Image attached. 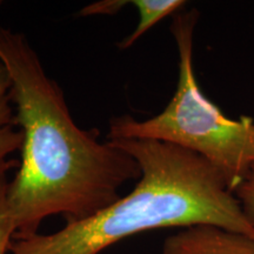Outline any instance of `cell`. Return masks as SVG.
Masks as SVG:
<instances>
[{
	"mask_svg": "<svg viewBox=\"0 0 254 254\" xmlns=\"http://www.w3.org/2000/svg\"><path fill=\"white\" fill-rule=\"evenodd\" d=\"M244 214L254 228V167L233 190Z\"/></svg>",
	"mask_w": 254,
	"mask_h": 254,
	"instance_id": "ba28073f",
	"label": "cell"
},
{
	"mask_svg": "<svg viewBox=\"0 0 254 254\" xmlns=\"http://www.w3.org/2000/svg\"><path fill=\"white\" fill-rule=\"evenodd\" d=\"M196 8L173 15L171 33L179 56L177 88L157 116L136 120L132 116L110 120L109 140H157L200 155L217 168L231 192L254 167V118L232 119L202 93L193 67Z\"/></svg>",
	"mask_w": 254,
	"mask_h": 254,
	"instance_id": "3957f363",
	"label": "cell"
},
{
	"mask_svg": "<svg viewBox=\"0 0 254 254\" xmlns=\"http://www.w3.org/2000/svg\"><path fill=\"white\" fill-rule=\"evenodd\" d=\"M129 1L126 0H104V1L93 2L85 6L80 9L79 15L81 17H90V15H114L122 11L123 7H125Z\"/></svg>",
	"mask_w": 254,
	"mask_h": 254,
	"instance_id": "9c48e42d",
	"label": "cell"
},
{
	"mask_svg": "<svg viewBox=\"0 0 254 254\" xmlns=\"http://www.w3.org/2000/svg\"><path fill=\"white\" fill-rule=\"evenodd\" d=\"M138 11L139 21L134 31L117 44L119 50L132 47L146 32L155 26L168 15H174L185 7L184 0H133L129 1Z\"/></svg>",
	"mask_w": 254,
	"mask_h": 254,
	"instance_id": "8992f818",
	"label": "cell"
},
{
	"mask_svg": "<svg viewBox=\"0 0 254 254\" xmlns=\"http://www.w3.org/2000/svg\"><path fill=\"white\" fill-rule=\"evenodd\" d=\"M9 86L8 74L0 62V178L7 177L9 171L19 166L12 155L23 145V134L15 125Z\"/></svg>",
	"mask_w": 254,
	"mask_h": 254,
	"instance_id": "5b68a950",
	"label": "cell"
},
{
	"mask_svg": "<svg viewBox=\"0 0 254 254\" xmlns=\"http://www.w3.org/2000/svg\"><path fill=\"white\" fill-rule=\"evenodd\" d=\"M140 167L128 194L53 233L13 238L8 254H101L127 238L160 228L212 225L254 238L239 201L200 155L157 140H110Z\"/></svg>",
	"mask_w": 254,
	"mask_h": 254,
	"instance_id": "7a4b0ae2",
	"label": "cell"
},
{
	"mask_svg": "<svg viewBox=\"0 0 254 254\" xmlns=\"http://www.w3.org/2000/svg\"><path fill=\"white\" fill-rule=\"evenodd\" d=\"M7 177L0 178V254H8L15 234V225L7 202Z\"/></svg>",
	"mask_w": 254,
	"mask_h": 254,
	"instance_id": "52a82bcc",
	"label": "cell"
},
{
	"mask_svg": "<svg viewBox=\"0 0 254 254\" xmlns=\"http://www.w3.org/2000/svg\"><path fill=\"white\" fill-rule=\"evenodd\" d=\"M163 254H254V238L212 225H198L167 237Z\"/></svg>",
	"mask_w": 254,
	"mask_h": 254,
	"instance_id": "277c9868",
	"label": "cell"
},
{
	"mask_svg": "<svg viewBox=\"0 0 254 254\" xmlns=\"http://www.w3.org/2000/svg\"><path fill=\"white\" fill-rule=\"evenodd\" d=\"M1 4H2V2H1V1H0V5H1Z\"/></svg>",
	"mask_w": 254,
	"mask_h": 254,
	"instance_id": "30bf717a",
	"label": "cell"
},
{
	"mask_svg": "<svg viewBox=\"0 0 254 254\" xmlns=\"http://www.w3.org/2000/svg\"><path fill=\"white\" fill-rule=\"evenodd\" d=\"M0 62L23 134L18 171L7 189L14 238L39 233L51 215L77 221L116 202L119 190L140 178L138 163L112 141H100L97 128L75 124L27 37L1 23Z\"/></svg>",
	"mask_w": 254,
	"mask_h": 254,
	"instance_id": "6da1fadb",
	"label": "cell"
}]
</instances>
